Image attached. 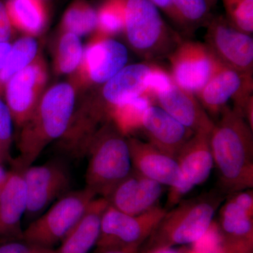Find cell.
<instances>
[{"label": "cell", "instance_id": "obj_1", "mask_svg": "<svg viewBox=\"0 0 253 253\" xmlns=\"http://www.w3.org/2000/svg\"><path fill=\"white\" fill-rule=\"evenodd\" d=\"M209 133V144L218 176L217 189L226 196L253 187V129L226 105Z\"/></svg>", "mask_w": 253, "mask_h": 253}, {"label": "cell", "instance_id": "obj_2", "mask_svg": "<svg viewBox=\"0 0 253 253\" xmlns=\"http://www.w3.org/2000/svg\"><path fill=\"white\" fill-rule=\"evenodd\" d=\"M76 89L71 83L51 86L19 130V155L12 162L20 167L33 165L48 145L66 134L76 109Z\"/></svg>", "mask_w": 253, "mask_h": 253}, {"label": "cell", "instance_id": "obj_3", "mask_svg": "<svg viewBox=\"0 0 253 253\" xmlns=\"http://www.w3.org/2000/svg\"><path fill=\"white\" fill-rule=\"evenodd\" d=\"M226 197L217 188L196 197L181 200L167 211L146 240L141 253L199 242L211 229L216 212Z\"/></svg>", "mask_w": 253, "mask_h": 253}, {"label": "cell", "instance_id": "obj_4", "mask_svg": "<svg viewBox=\"0 0 253 253\" xmlns=\"http://www.w3.org/2000/svg\"><path fill=\"white\" fill-rule=\"evenodd\" d=\"M86 156L85 188L106 198L132 170L127 136L109 121L94 134Z\"/></svg>", "mask_w": 253, "mask_h": 253}, {"label": "cell", "instance_id": "obj_5", "mask_svg": "<svg viewBox=\"0 0 253 253\" xmlns=\"http://www.w3.org/2000/svg\"><path fill=\"white\" fill-rule=\"evenodd\" d=\"M123 33L131 49L147 60L168 56L181 42L150 0H125Z\"/></svg>", "mask_w": 253, "mask_h": 253}, {"label": "cell", "instance_id": "obj_6", "mask_svg": "<svg viewBox=\"0 0 253 253\" xmlns=\"http://www.w3.org/2000/svg\"><path fill=\"white\" fill-rule=\"evenodd\" d=\"M95 198L85 187L68 191L28 224L23 229V241L53 249L61 244Z\"/></svg>", "mask_w": 253, "mask_h": 253}, {"label": "cell", "instance_id": "obj_7", "mask_svg": "<svg viewBox=\"0 0 253 253\" xmlns=\"http://www.w3.org/2000/svg\"><path fill=\"white\" fill-rule=\"evenodd\" d=\"M151 66L141 63L125 66L100 86L96 94L83 101L78 109L102 126L110 121V115L115 108L146 94V79Z\"/></svg>", "mask_w": 253, "mask_h": 253}, {"label": "cell", "instance_id": "obj_8", "mask_svg": "<svg viewBox=\"0 0 253 253\" xmlns=\"http://www.w3.org/2000/svg\"><path fill=\"white\" fill-rule=\"evenodd\" d=\"M167 211L157 206L139 215H130L108 205L101 218L96 246L99 251L117 248L140 249Z\"/></svg>", "mask_w": 253, "mask_h": 253}, {"label": "cell", "instance_id": "obj_9", "mask_svg": "<svg viewBox=\"0 0 253 253\" xmlns=\"http://www.w3.org/2000/svg\"><path fill=\"white\" fill-rule=\"evenodd\" d=\"M27 208L23 221L29 224L41 215L51 204L71 191V173L59 160L25 168Z\"/></svg>", "mask_w": 253, "mask_h": 253}, {"label": "cell", "instance_id": "obj_10", "mask_svg": "<svg viewBox=\"0 0 253 253\" xmlns=\"http://www.w3.org/2000/svg\"><path fill=\"white\" fill-rule=\"evenodd\" d=\"M128 51L122 43L95 33L83 49L81 64L73 73L71 84L76 89L102 85L126 66Z\"/></svg>", "mask_w": 253, "mask_h": 253}, {"label": "cell", "instance_id": "obj_11", "mask_svg": "<svg viewBox=\"0 0 253 253\" xmlns=\"http://www.w3.org/2000/svg\"><path fill=\"white\" fill-rule=\"evenodd\" d=\"M253 75L244 74L218 63L217 68L204 87L196 94L203 107L216 116L232 99L234 109L244 117L248 105L253 101Z\"/></svg>", "mask_w": 253, "mask_h": 253}, {"label": "cell", "instance_id": "obj_12", "mask_svg": "<svg viewBox=\"0 0 253 253\" xmlns=\"http://www.w3.org/2000/svg\"><path fill=\"white\" fill-rule=\"evenodd\" d=\"M209 134L194 133L184 145L175 159L180 177L177 184L169 189L166 209H172L196 186L207 180L214 168L209 144Z\"/></svg>", "mask_w": 253, "mask_h": 253}, {"label": "cell", "instance_id": "obj_13", "mask_svg": "<svg viewBox=\"0 0 253 253\" xmlns=\"http://www.w3.org/2000/svg\"><path fill=\"white\" fill-rule=\"evenodd\" d=\"M207 27L205 44L216 59L236 71L253 75L252 36L236 29L221 16L211 18Z\"/></svg>", "mask_w": 253, "mask_h": 253}, {"label": "cell", "instance_id": "obj_14", "mask_svg": "<svg viewBox=\"0 0 253 253\" xmlns=\"http://www.w3.org/2000/svg\"><path fill=\"white\" fill-rule=\"evenodd\" d=\"M173 81L194 95L208 83L219 61L204 43L181 41L168 55Z\"/></svg>", "mask_w": 253, "mask_h": 253}, {"label": "cell", "instance_id": "obj_15", "mask_svg": "<svg viewBox=\"0 0 253 253\" xmlns=\"http://www.w3.org/2000/svg\"><path fill=\"white\" fill-rule=\"evenodd\" d=\"M47 80L46 63L38 54L33 62L4 86L5 102L18 129L29 119L43 94Z\"/></svg>", "mask_w": 253, "mask_h": 253}, {"label": "cell", "instance_id": "obj_16", "mask_svg": "<svg viewBox=\"0 0 253 253\" xmlns=\"http://www.w3.org/2000/svg\"><path fill=\"white\" fill-rule=\"evenodd\" d=\"M7 181L0 194V241L23 240L22 224L26 208L24 168L14 163L10 164Z\"/></svg>", "mask_w": 253, "mask_h": 253}, {"label": "cell", "instance_id": "obj_17", "mask_svg": "<svg viewBox=\"0 0 253 253\" xmlns=\"http://www.w3.org/2000/svg\"><path fill=\"white\" fill-rule=\"evenodd\" d=\"M163 185L132 169L105 199L109 206L130 215H139L156 207Z\"/></svg>", "mask_w": 253, "mask_h": 253}, {"label": "cell", "instance_id": "obj_18", "mask_svg": "<svg viewBox=\"0 0 253 253\" xmlns=\"http://www.w3.org/2000/svg\"><path fill=\"white\" fill-rule=\"evenodd\" d=\"M141 129L150 144L174 158L194 134L162 108L153 104L144 112Z\"/></svg>", "mask_w": 253, "mask_h": 253}, {"label": "cell", "instance_id": "obj_19", "mask_svg": "<svg viewBox=\"0 0 253 253\" xmlns=\"http://www.w3.org/2000/svg\"><path fill=\"white\" fill-rule=\"evenodd\" d=\"M127 141L134 170L163 186L177 184L180 172L175 158L136 138L127 136Z\"/></svg>", "mask_w": 253, "mask_h": 253}, {"label": "cell", "instance_id": "obj_20", "mask_svg": "<svg viewBox=\"0 0 253 253\" xmlns=\"http://www.w3.org/2000/svg\"><path fill=\"white\" fill-rule=\"evenodd\" d=\"M154 100L160 107L194 133L211 132L214 122L196 95L181 89L175 83L158 93Z\"/></svg>", "mask_w": 253, "mask_h": 253}, {"label": "cell", "instance_id": "obj_21", "mask_svg": "<svg viewBox=\"0 0 253 253\" xmlns=\"http://www.w3.org/2000/svg\"><path fill=\"white\" fill-rule=\"evenodd\" d=\"M219 208L221 240L253 242V189L229 195Z\"/></svg>", "mask_w": 253, "mask_h": 253}, {"label": "cell", "instance_id": "obj_22", "mask_svg": "<svg viewBox=\"0 0 253 253\" xmlns=\"http://www.w3.org/2000/svg\"><path fill=\"white\" fill-rule=\"evenodd\" d=\"M109 203L105 198H95L85 212L61 241L56 253H88L97 244L101 218Z\"/></svg>", "mask_w": 253, "mask_h": 253}, {"label": "cell", "instance_id": "obj_23", "mask_svg": "<svg viewBox=\"0 0 253 253\" xmlns=\"http://www.w3.org/2000/svg\"><path fill=\"white\" fill-rule=\"evenodd\" d=\"M5 5L13 28L26 36L41 34L47 22V11L42 0H8Z\"/></svg>", "mask_w": 253, "mask_h": 253}, {"label": "cell", "instance_id": "obj_24", "mask_svg": "<svg viewBox=\"0 0 253 253\" xmlns=\"http://www.w3.org/2000/svg\"><path fill=\"white\" fill-rule=\"evenodd\" d=\"M206 0H172L166 14L187 33L207 26L212 17Z\"/></svg>", "mask_w": 253, "mask_h": 253}, {"label": "cell", "instance_id": "obj_25", "mask_svg": "<svg viewBox=\"0 0 253 253\" xmlns=\"http://www.w3.org/2000/svg\"><path fill=\"white\" fill-rule=\"evenodd\" d=\"M38 54V44L33 37L25 36L11 44L7 58L0 70V90L4 91L10 78L33 62Z\"/></svg>", "mask_w": 253, "mask_h": 253}, {"label": "cell", "instance_id": "obj_26", "mask_svg": "<svg viewBox=\"0 0 253 253\" xmlns=\"http://www.w3.org/2000/svg\"><path fill=\"white\" fill-rule=\"evenodd\" d=\"M96 10L86 0H74L68 6L61 20L63 33H71L78 37L96 31Z\"/></svg>", "mask_w": 253, "mask_h": 253}, {"label": "cell", "instance_id": "obj_27", "mask_svg": "<svg viewBox=\"0 0 253 253\" xmlns=\"http://www.w3.org/2000/svg\"><path fill=\"white\" fill-rule=\"evenodd\" d=\"M152 104V99L146 95L137 96L115 108L110 115V121L128 136L133 131L141 129L144 112Z\"/></svg>", "mask_w": 253, "mask_h": 253}, {"label": "cell", "instance_id": "obj_28", "mask_svg": "<svg viewBox=\"0 0 253 253\" xmlns=\"http://www.w3.org/2000/svg\"><path fill=\"white\" fill-rule=\"evenodd\" d=\"M83 47L80 37L71 33H63L55 54L54 67L59 74L76 72L81 64Z\"/></svg>", "mask_w": 253, "mask_h": 253}, {"label": "cell", "instance_id": "obj_29", "mask_svg": "<svg viewBox=\"0 0 253 253\" xmlns=\"http://www.w3.org/2000/svg\"><path fill=\"white\" fill-rule=\"evenodd\" d=\"M97 12V26L95 33L99 36H117L125 27V0H105Z\"/></svg>", "mask_w": 253, "mask_h": 253}, {"label": "cell", "instance_id": "obj_30", "mask_svg": "<svg viewBox=\"0 0 253 253\" xmlns=\"http://www.w3.org/2000/svg\"><path fill=\"white\" fill-rule=\"evenodd\" d=\"M226 19L236 29L252 35L253 0H222Z\"/></svg>", "mask_w": 253, "mask_h": 253}, {"label": "cell", "instance_id": "obj_31", "mask_svg": "<svg viewBox=\"0 0 253 253\" xmlns=\"http://www.w3.org/2000/svg\"><path fill=\"white\" fill-rule=\"evenodd\" d=\"M1 93L0 90V163L11 164L14 160L11 154L14 122L7 105L1 99Z\"/></svg>", "mask_w": 253, "mask_h": 253}, {"label": "cell", "instance_id": "obj_32", "mask_svg": "<svg viewBox=\"0 0 253 253\" xmlns=\"http://www.w3.org/2000/svg\"><path fill=\"white\" fill-rule=\"evenodd\" d=\"M174 83L170 74L160 66L152 65L146 79V96L154 101L155 96L166 90Z\"/></svg>", "mask_w": 253, "mask_h": 253}, {"label": "cell", "instance_id": "obj_33", "mask_svg": "<svg viewBox=\"0 0 253 253\" xmlns=\"http://www.w3.org/2000/svg\"><path fill=\"white\" fill-rule=\"evenodd\" d=\"M0 253H56L55 249H48L27 241H11L1 243Z\"/></svg>", "mask_w": 253, "mask_h": 253}, {"label": "cell", "instance_id": "obj_34", "mask_svg": "<svg viewBox=\"0 0 253 253\" xmlns=\"http://www.w3.org/2000/svg\"><path fill=\"white\" fill-rule=\"evenodd\" d=\"M213 253H253V242L221 240L220 244Z\"/></svg>", "mask_w": 253, "mask_h": 253}, {"label": "cell", "instance_id": "obj_35", "mask_svg": "<svg viewBox=\"0 0 253 253\" xmlns=\"http://www.w3.org/2000/svg\"><path fill=\"white\" fill-rule=\"evenodd\" d=\"M13 29L5 5L0 1V42H9L12 37Z\"/></svg>", "mask_w": 253, "mask_h": 253}, {"label": "cell", "instance_id": "obj_36", "mask_svg": "<svg viewBox=\"0 0 253 253\" xmlns=\"http://www.w3.org/2000/svg\"><path fill=\"white\" fill-rule=\"evenodd\" d=\"M11 48L9 42H0V70L4 66Z\"/></svg>", "mask_w": 253, "mask_h": 253}, {"label": "cell", "instance_id": "obj_37", "mask_svg": "<svg viewBox=\"0 0 253 253\" xmlns=\"http://www.w3.org/2000/svg\"><path fill=\"white\" fill-rule=\"evenodd\" d=\"M139 249L136 248H117L100 251V253H139Z\"/></svg>", "mask_w": 253, "mask_h": 253}, {"label": "cell", "instance_id": "obj_38", "mask_svg": "<svg viewBox=\"0 0 253 253\" xmlns=\"http://www.w3.org/2000/svg\"><path fill=\"white\" fill-rule=\"evenodd\" d=\"M4 165L0 163V194L4 189L9 174V169H6Z\"/></svg>", "mask_w": 253, "mask_h": 253}, {"label": "cell", "instance_id": "obj_39", "mask_svg": "<svg viewBox=\"0 0 253 253\" xmlns=\"http://www.w3.org/2000/svg\"><path fill=\"white\" fill-rule=\"evenodd\" d=\"M153 4L156 5L158 9H162L165 13L169 8L172 0H150Z\"/></svg>", "mask_w": 253, "mask_h": 253}, {"label": "cell", "instance_id": "obj_40", "mask_svg": "<svg viewBox=\"0 0 253 253\" xmlns=\"http://www.w3.org/2000/svg\"><path fill=\"white\" fill-rule=\"evenodd\" d=\"M187 251L186 250H176L173 248H165V249L154 250V251L144 253H186Z\"/></svg>", "mask_w": 253, "mask_h": 253}, {"label": "cell", "instance_id": "obj_41", "mask_svg": "<svg viewBox=\"0 0 253 253\" xmlns=\"http://www.w3.org/2000/svg\"><path fill=\"white\" fill-rule=\"evenodd\" d=\"M208 1V4H210V6H212L213 5H214L217 3L218 0H206Z\"/></svg>", "mask_w": 253, "mask_h": 253}, {"label": "cell", "instance_id": "obj_42", "mask_svg": "<svg viewBox=\"0 0 253 253\" xmlns=\"http://www.w3.org/2000/svg\"><path fill=\"white\" fill-rule=\"evenodd\" d=\"M186 253H201L199 251H196V250H189Z\"/></svg>", "mask_w": 253, "mask_h": 253}]
</instances>
